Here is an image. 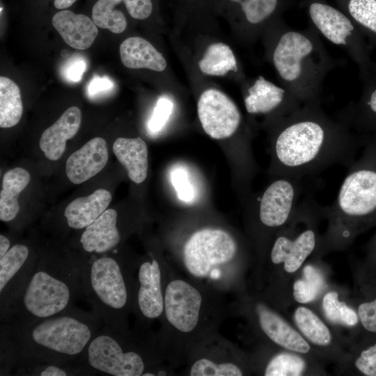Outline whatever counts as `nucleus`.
Here are the masks:
<instances>
[{"mask_svg":"<svg viewBox=\"0 0 376 376\" xmlns=\"http://www.w3.org/2000/svg\"><path fill=\"white\" fill-rule=\"evenodd\" d=\"M354 146L345 126L310 103L287 116L274 137L276 173L304 180L337 164L349 167Z\"/></svg>","mask_w":376,"mask_h":376,"instance_id":"obj_1","label":"nucleus"},{"mask_svg":"<svg viewBox=\"0 0 376 376\" xmlns=\"http://www.w3.org/2000/svg\"><path fill=\"white\" fill-rule=\"evenodd\" d=\"M103 325L93 311L74 306L14 329L1 328V375L18 365L77 363Z\"/></svg>","mask_w":376,"mask_h":376,"instance_id":"obj_2","label":"nucleus"},{"mask_svg":"<svg viewBox=\"0 0 376 376\" xmlns=\"http://www.w3.org/2000/svg\"><path fill=\"white\" fill-rule=\"evenodd\" d=\"M84 297L77 258L68 254L38 256L24 288L1 319V328L14 329L75 306Z\"/></svg>","mask_w":376,"mask_h":376,"instance_id":"obj_3","label":"nucleus"},{"mask_svg":"<svg viewBox=\"0 0 376 376\" xmlns=\"http://www.w3.org/2000/svg\"><path fill=\"white\" fill-rule=\"evenodd\" d=\"M90 260L77 258L84 297L104 325L127 330L126 318L132 308L134 280L127 266L102 253Z\"/></svg>","mask_w":376,"mask_h":376,"instance_id":"obj_4","label":"nucleus"},{"mask_svg":"<svg viewBox=\"0 0 376 376\" xmlns=\"http://www.w3.org/2000/svg\"><path fill=\"white\" fill-rule=\"evenodd\" d=\"M337 196L324 214L331 223V235L345 241L357 221L376 212V170L361 164H350Z\"/></svg>","mask_w":376,"mask_h":376,"instance_id":"obj_5","label":"nucleus"},{"mask_svg":"<svg viewBox=\"0 0 376 376\" xmlns=\"http://www.w3.org/2000/svg\"><path fill=\"white\" fill-rule=\"evenodd\" d=\"M130 340L127 330L103 324L77 363L104 375H143L149 368V361Z\"/></svg>","mask_w":376,"mask_h":376,"instance_id":"obj_6","label":"nucleus"},{"mask_svg":"<svg viewBox=\"0 0 376 376\" xmlns=\"http://www.w3.org/2000/svg\"><path fill=\"white\" fill-rule=\"evenodd\" d=\"M237 250V243L228 232L203 228L194 233L185 242L182 260L191 275L204 279L212 276L217 267L230 262Z\"/></svg>","mask_w":376,"mask_h":376,"instance_id":"obj_7","label":"nucleus"},{"mask_svg":"<svg viewBox=\"0 0 376 376\" xmlns=\"http://www.w3.org/2000/svg\"><path fill=\"white\" fill-rule=\"evenodd\" d=\"M304 180L278 176L263 193L258 205L260 223L269 228L285 225L297 209L305 189Z\"/></svg>","mask_w":376,"mask_h":376,"instance_id":"obj_8","label":"nucleus"},{"mask_svg":"<svg viewBox=\"0 0 376 376\" xmlns=\"http://www.w3.org/2000/svg\"><path fill=\"white\" fill-rule=\"evenodd\" d=\"M164 295V313L169 324L180 333L193 331L203 301L200 291L185 280L174 279L166 285Z\"/></svg>","mask_w":376,"mask_h":376,"instance_id":"obj_9","label":"nucleus"},{"mask_svg":"<svg viewBox=\"0 0 376 376\" xmlns=\"http://www.w3.org/2000/svg\"><path fill=\"white\" fill-rule=\"evenodd\" d=\"M38 255L25 244H15L0 258V318L28 282Z\"/></svg>","mask_w":376,"mask_h":376,"instance_id":"obj_10","label":"nucleus"},{"mask_svg":"<svg viewBox=\"0 0 376 376\" xmlns=\"http://www.w3.org/2000/svg\"><path fill=\"white\" fill-rule=\"evenodd\" d=\"M198 116L205 132L214 139H224L233 135L240 122V112L223 92L207 89L202 93L197 104Z\"/></svg>","mask_w":376,"mask_h":376,"instance_id":"obj_11","label":"nucleus"},{"mask_svg":"<svg viewBox=\"0 0 376 376\" xmlns=\"http://www.w3.org/2000/svg\"><path fill=\"white\" fill-rule=\"evenodd\" d=\"M162 279L161 266L156 258L146 259L137 267L132 308L141 320H152L164 313Z\"/></svg>","mask_w":376,"mask_h":376,"instance_id":"obj_12","label":"nucleus"},{"mask_svg":"<svg viewBox=\"0 0 376 376\" xmlns=\"http://www.w3.org/2000/svg\"><path fill=\"white\" fill-rule=\"evenodd\" d=\"M313 41L306 35L295 31L284 33L279 38L273 53V63L285 81L293 84L300 80L304 63L314 51Z\"/></svg>","mask_w":376,"mask_h":376,"instance_id":"obj_13","label":"nucleus"},{"mask_svg":"<svg viewBox=\"0 0 376 376\" xmlns=\"http://www.w3.org/2000/svg\"><path fill=\"white\" fill-rule=\"evenodd\" d=\"M108 159L106 141L102 137H95L68 158L66 175L71 182L81 184L101 171Z\"/></svg>","mask_w":376,"mask_h":376,"instance_id":"obj_14","label":"nucleus"},{"mask_svg":"<svg viewBox=\"0 0 376 376\" xmlns=\"http://www.w3.org/2000/svg\"><path fill=\"white\" fill-rule=\"evenodd\" d=\"M316 243V233L312 228H307L292 237L280 235L272 247L271 260L275 265L283 264L288 273H294L314 251Z\"/></svg>","mask_w":376,"mask_h":376,"instance_id":"obj_15","label":"nucleus"},{"mask_svg":"<svg viewBox=\"0 0 376 376\" xmlns=\"http://www.w3.org/2000/svg\"><path fill=\"white\" fill-rule=\"evenodd\" d=\"M293 98H286L284 88L259 76L249 88L244 98L246 111L250 114H269L284 109L292 113L297 109Z\"/></svg>","mask_w":376,"mask_h":376,"instance_id":"obj_16","label":"nucleus"},{"mask_svg":"<svg viewBox=\"0 0 376 376\" xmlns=\"http://www.w3.org/2000/svg\"><path fill=\"white\" fill-rule=\"evenodd\" d=\"M121 240L118 226V214L107 209L81 233L79 242L87 253L102 254L115 249Z\"/></svg>","mask_w":376,"mask_h":376,"instance_id":"obj_17","label":"nucleus"},{"mask_svg":"<svg viewBox=\"0 0 376 376\" xmlns=\"http://www.w3.org/2000/svg\"><path fill=\"white\" fill-rule=\"evenodd\" d=\"M52 22L63 40L75 49L89 48L98 34L97 27L93 19L69 10L56 13Z\"/></svg>","mask_w":376,"mask_h":376,"instance_id":"obj_18","label":"nucleus"},{"mask_svg":"<svg viewBox=\"0 0 376 376\" xmlns=\"http://www.w3.org/2000/svg\"><path fill=\"white\" fill-rule=\"evenodd\" d=\"M81 122V110L77 107H72L42 132L40 139V148L46 157L55 161L62 156L66 141L77 134Z\"/></svg>","mask_w":376,"mask_h":376,"instance_id":"obj_19","label":"nucleus"},{"mask_svg":"<svg viewBox=\"0 0 376 376\" xmlns=\"http://www.w3.org/2000/svg\"><path fill=\"white\" fill-rule=\"evenodd\" d=\"M309 15L318 31L331 42L345 46L354 31L350 19L334 7L315 2L309 7Z\"/></svg>","mask_w":376,"mask_h":376,"instance_id":"obj_20","label":"nucleus"},{"mask_svg":"<svg viewBox=\"0 0 376 376\" xmlns=\"http://www.w3.org/2000/svg\"><path fill=\"white\" fill-rule=\"evenodd\" d=\"M256 311L260 328L274 343L303 354L310 350L304 338L278 314L262 304L257 306Z\"/></svg>","mask_w":376,"mask_h":376,"instance_id":"obj_21","label":"nucleus"},{"mask_svg":"<svg viewBox=\"0 0 376 376\" xmlns=\"http://www.w3.org/2000/svg\"><path fill=\"white\" fill-rule=\"evenodd\" d=\"M111 199L108 190L98 189L87 196L73 200L64 210L68 226L75 230L86 228L107 209Z\"/></svg>","mask_w":376,"mask_h":376,"instance_id":"obj_22","label":"nucleus"},{"mask_svg":"<svg viewBox=\"0 0 376 376\" xmlns=\"http://www.w3.org/2000/svg\"><path fill=\"white\" fill-rule=\"evenodd\" d=\"M118 160L127 169L130 179L136 184L143 182L148 174V148L141 138H118L113 144Z\"/></svg>","mask_w":376,"mask_h":376,"instance_id":"obj_23","label":"nucleus"},{"mask_svg":"<svg viewBox=\"0 0 376 376\" xmlns=\"http://www.w3.org/2000/svg\"><path fill=\"white\" fill-rule=\"evenodd\" d=\"M122 63L131 69L147 68L162 72L166 68V61L148 40L139 36L125 39L120 46Z\"/></svg>","mask_w":376,"mask_h":376,"instance_id":"obj_24","label":"nucleus"},{"mask_svg":"<svg viewBox=\"0 0 376 376\" xmlns=\"http://www.w3.org/2000/svg\"><path fill=\"white\" fill-rule=\"evenodd\" d=\"M31 180L29 172L15 167L6 172L0 193V219L3 222L14 220L19 211L18 196Z\"/></svg>","mask_w":376,"mask_h":376,"instance_id":"obj_25","label":"nucleus"},{"mask_svg":"<svg viewBox=\"0 0 376 376\" xmlns=\"http://www.w3.org/2000/svg\"><path fill=\"white\" fill-rule=\"evenodd\" d=\"M23 113L20 90L10 79L0 77V127L8 128L16 125Z\"/></svg>","mask_w":376,"mask_h":376,"instance_id":"obj_26","label":"nucleus"},{"mask_svg":"<svg viewBox=\"0 0 376 376\" xmlns=\"http://www.w3.org/2000/svg\"><path fill=\"white\" fill-rule=\"evenodd\" d=\"M198 67L203 73L211 76H224L229 71L237 70L232 49L222 42L213 43L207 48Z\"/></svg>","mask_w":376,"mask_h":376,"instance_id":"obj_27","label":"nucleus"},{"mask_svg":"<svg viewBox=\"0 0 376 376\" xmlns=\"http://www.w3.org/2000/svg\"><path fill=\"white\" fill-rule=\"evenodd\" d=\"M17 375L68 376L94 375L95 373L84 366L77 363H31L17 366L12 372Z\"/></svg>","mask_w":376,"mask_h":376,"instance_id":"obj_28","label":"nucleus"},{"mask_svg":"<svg viewBox=\"0 0 376 376\" xmlns=\"http://www.w3.org/2000/svg\"><path fill=\"white\" fill-rule=\"evenodd\" d=\"M294 319L301 332L313 344L327 346L331 343V336L328 327L310 309L298 307Z\"/></svg>","mask_w":376,"mask_h":376,"instance_id":"obj_29","label":"nucleus"},{"mask_svg":"<svg viewBox=\"0 0 376 376\" xmlns=\"http://www.w3.org/2000/svg\"><path fill=\"white\" fill-rule=\"evenodd\" d=\"M123 0H97L92 9V19L97 26L120 33L127 28L124 14L115 9Z\"/></svg>","mask_w":376,"mask_h":376,"instance_id":"obj_30","label":"nucleus"},{"mask_svg":"<svg viewBox=\"0 0 376 376\" xmlns=\"http://www.w3.org/2000/svg\"><path fill=\"white\" fill-rule=\"evenodd\" d=\"M304 279L293 284V297L299 303L313 301L322 290L324 280L320 272L313 265H306L303 271Z\"/></svg>","mask_w":376,"mask_h":376,"instance_id":"obj_31","label":"nucleus"},{"mask_svg":"<svg viewBox=\"0 0 376 376\" xmlns=\"http://www.w3.org/2000/svg\"><path fill=\"white\" fill-rule=\"evenodd\" d=\"M306 368L305 361L298 355L283 352L274 356L267 363L265 376H299Z\"/></svg>","mask_w":376,"mask_h":376,"instance_id":"obj_32","label":"nucleus"},{"mask_svg":"<svg viewBox=\"0 0 376 376\" xmlns=\"http://www.w3.org/2000/svg\"><path fill=\"white\" fill-rule=\"evenodd\" d=\"M191 376H241L242 370L233 363L217 362L207 358L196 360L191 366Z\"/></svg>","mask_w":376,"mask_h":376,"instance_id":"obj_33","label":"nucleus"},{"mask_svg":"<svg viewBox=\"0 0 376 376\" xmlns=\"http://www.w3.org/2000/svg\"><path fill=\"white\" fill-rule=\"evenodd\" d=\"M240 5L246 20L259 24L268 18L275 10L277 0H230Z\"/></svg>","mask_w":376,"mask_h":376,"instance_id":"obj_34","label":"nucleus"},{"mask_svg":"<svg viewBox=\"0 0 376 376\" xmlns=\"http://www.w3.org/2000/svg\"><path fill=\"white\" fill-rule=\"evenodd\" d=\"M348 10L356 22L376 33V0H350Z\"/></svg>","mask_w":376,"mask_h":376,"instance_id":"obj_35","label":"nucleus"},{"mask_svg":"<svg viewBox=\"0 0 376 376\" xmlns=\"http://www.w3.org/2000/svg\"><path fill=\"white\" fill-rule=\"evenodd\" d=\"M170 180L178 198L185 203H191L195 197V189L187 171L182 166H176L170 172Z\"/></svg>","mask_w":376,"mask_h":376,"instance_id":"obj_36","label":"nucleus"},{"mask_svg":"<svg viewBox=\"0 0 376 376\" xmlns=\"http://www.w3.org/2000/svg\"><path fill=\"white\" fill-rule=\"evenodd\" d=\"M173 109L171 98L164 95L160 97L154 108L148 123V129L152 134L158 133L168 122Z\"/></svg>","mask_w":376,"mask_h":376,"instance_id":"obj_37","label":"nucleus"},{"mask_svg":"<svg viewBox=\"0 0 376 376\" xmlns=\"http://www.w3.org/2000/svg\"><path fill=\"white\" fill-rule=\"evenodd\" d=\"M355 366L364 375L376 376V344L361 352Z\"/></svg>","mask_w":376,"mask_h":376,"instance_id":"obj_38","label":"nucleus"},{"mask_svg":"<svg viewBox=\"0 0 376 376\" xmlns=\"http://www.w3.org/2000/svg\"><path fill=\"white\" fill-rule=\"evenodd\" d=\"M358 315L363 327L367 331L376 334V299L361 304Z\"/></svg>","mask_w":376,"mask_h":376,"instance_id":"obj_39","label":"nucleus"},{"mask_svg":"<svg viewBox=\"0 0 376 376\" xmlns=\"http://www.w3.org/2000/svg\"><path fill=\"white\" fill-rule=\"evenodd\" d=\"M128 13L134 19H145L152 13L151 0H123Z\"/></svg>","mask_w":376,"mask_h":376,"instance_id":"obj_40","label":"nucleus"},{"mask_svg":"<svg viewBox=\"0 0 376 376\" xmlns=\"http://www.w3.org/2000/svg\"><path fill=\"white\" fill-rule=\"evenodd\" d=\"M322 308L328 320L332 323H340L338 292H329L324 296Z\"/></svg>","mask_w":376,"mask_h":376,"instance_id":"obj_41","label":"nucleus"},{"mask_svg":"<svg viewBox=\"0 0 376 376\" xmlns=\"http://www.w3.org/2000/svg\"><path fill=\"white\" fill-rule=\"evenodd\" d=\"M113 83L107 77H95L88 86V93L91 96L109 91Z\"/></svg>","mask_w":376,"mask_h":376,"instance_id":"obj_42","label":"nucleus"},{"mask_svg":"<svg viewBox=\"0 0 376 376\" xmlns=\"http://www.w3.org/2000/svg\"><path fill=\"white\" fill-rule=\"evenodd\" d=\"M86 64L83 60L77 59L72 62L66 70V76L69 80L77 82L81 80L86 70Z\"/></svg>","mask_w":376,"mask_h":376,"instance_id":"obj_43","label":"nucleus"},{"mask_svg":"<svg viewBox=\"0 0 376 376\" xmlns=\"http://www.w3.org/2000/svg\"><path fill=\"white\" fill-rule=\"evenodd\" d=\"M339 313L340 323L347 326H354L357 324L359 320L357 314L344 301H339Z\"/></svg>","mask_w":376,"mask_h":376,"instance_id":"obj_44","label":"nucleus"},{"mask_svg":"<svg viewBox=\"0 0 376 376\" xmlns=\"http://www.w3.org/2000/svg\"><path fill=\"white\" fill-rule=\"evenodd\" d=\"M10 242L8 237L0 235V258H2L11 248Z\"/></svg>","mask_w":376,"mask_h":376,"instance_id":"obj_45","label":"nucleus"},{"mask_svg":"<svg viewBox=\"0 0 376 376\" xmlns=\"http://www.w3.org/2000/svg\"><path fill=\"white\" fill-rule=\"evenodd\" d=\"M77 0H54V5L56 8L65 9L70 7Z\"/></svg>","mask_w":376,"mask_h":376,"instance_id":"obj_46","label":"nucleus"},{"mask_svg":"<svg viewBox=\"0 0 376 376\" xmlns=\"http://www.w3.org/2000/svg\"><path fill=\"white\" fill-rule=\"evenodd\" d=\"M367 105L370 111L376 114V89L371 93L370 99L367 102Z\"/></svg>","mask_w":376,"mask_h":376,"instance_id":"obj_47","label":"nucleus"}]
</instances>
